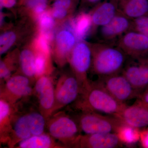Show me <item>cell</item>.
I'll list each match as a JSON object with an SVG mask.
<instances>
[{"instance_id": "obj_1", "label": "cell", "mask_w": 148, "mask_h": 148, "mask_svg": "<svg viewBox=\"0 0 148 148\" xmlns=\"http://www.w3.org/2000/svg\"><path fill=\"white\" fill-rule=\"evenodd\" d=\"M76 107L83 112H91L116 116L127 105L116 100L98 84L90 83L81 92Z\"/></svg>"}, {"instance_id": "obj_2", "label": "cell", "mask_w": 148, "mask_h": 148, "mask_svg": "<svg viewBox=\"0 0 148 148\" xmlns=\"http://www.w3.org/2000/svg\"><path fill=\"white\" fill-rule=\"evenodd\" d=\"M91 67L100 78L120 73L127 56L116 45L100 42L92 46Z\"/></svg>"}, {"instance_id": "obj_3", "label": "cell", "mask_w": 148, "mask_h": 148, "mask_svg": "<svg viewBox=\"0 0 148 148\" xmlns=\"http://www.w3.org/2000/svg\"><path fill=\"white\" fill-rule=\"evenodd\" d=\"M47 119L41 112L31 111L19 115L14 114L8 143L14 147L20 141L44 132Z\"/></svg>"}, {"instance_id": "obj_4", "label": "cell", "mask_w": 148, "mask_h": 148, "mask_svg": "<svg viewBox=\"0 0 148 148\" xmlns=\"http://www.w3.org/2000/svg\"><path fill=\"white\" fill-rule=\"evenodd\" d=\"M80 130L85 134L115 133L119 134L127 125L114 116L83 112L78 119Z\"/></svg>"}, {"instance_id": "obj_5", "label": "cell", "mask_w": 148, "mask_h": 148, "mask_svg": "<svg viewBox=\"0 0 148 148\" xmlns=\"http://www.w3.org/2000/svg\"><path fill=\"white\" fill-rule=\"evenodd\" d=\"M52 116V118L47 122L49 134L66 147H73L80 135L77 123L71 117L61 113Z\"/></svg>"}, {"instance_id": "obj_6", "label": "cell", "mask_w": 148, "mask_h": 148, "mask_svg": "<svg viewBox=\"0 0 148 148\" xmlns=\"http://www.w3.org/2000/svg\"><path fill=\"white\" fill-rule=\"evenodd\" d=\"M70 61L82 91L90 83L88 79L87 73L92 65V47L85 42L77 43L71 52Z\"/></svg>"}, {"instance_id": "obj_7", "label": "cell", "mask_w": 148, "mask_h": 148, "mask_svg": "<svg viewBox=\"0 0 148 148\" xmlns=\"http://www.w3.org/2000/svg\"><path fill=\"white\" fill-rule=\"evenodd\" d=\"M97 84L123 104H125L127 101L139 96L137 91L122 73L100 78Z\"/></svg>"}, {"instance_id": "obj_8", "label": "cell", "mask_w": 148, "mask_h": 148, "mask_svg": "<svg viewBox=\"0 0 148 148\" xmlns=\"http://www.w3.org/2000/svg\"><path fill=\"white\" fill-rule=\"evenodd\" d=\"M55 88V104L52 115L59 109L77 100L81 92L79 83L75 75L61 77Z\"/></svg>"}, {"instance_id": "obj_9", "label": "cell", "mask_w": 148, "mask_h": 148, "mask_svg": "<svg viewBox=\"0 0 148 148\" xmlns=\"http://www.w3.org/2000/svg\"><path fill=\"white\" fill-rule=\"evenodd\" d=\"M116 45L131 58L141 59L148 53V37L134 30L126 32Z\"/></svg>"}, {"instance_id": "obj_10", "label": "cell", "mask_w": 148, "mask_h": 148, "mask_svg": "<svg viewBox=\"0 0 148 148\" xmlns=\"http://www.w3.org/2000/svg\"><path fill=\"white\" fill-rule=\"evenodd\" d=\"M136 59L137 62L132 61L125 64L121 73L139 95L148 88V61Z\"/></svg>"}, {"instance_id": "obj_11", "label": "cell", "mask_w": 148, "mask_h": 148, "mask_svg": "<svg viewBox=\"0 0 148 148\" xmlns=\"http://www.w3.org/2000/svg\"><path fill=\"white\" fill-rule=\"evenodd\" d=\"M123 141L117 133H95L80 135L73 147L78 148H117Z\"/></svg>"}, {"instance_id": "obj_12", "label": "cell", "mask_w": 148, "mask_h": 148, "mask_svg": "<svg viewBox=\"0 0 148 148\" xmlns=\"http://www.w3.org/2000/svg\"><path fill=\"white\" fill-rule=\"evenodd\" d=\"M35 92L38 100L40 112L47 120L53 114L55 101V88L51 79L46 76L38 78Z\"/></svg>"}, {"instance_id": "obj_13", "label": "cell", "mask_w": 148, "mask_h": 148, "mask_svg": "<svg viewBox=\"0 0 148 148\" xmlns=\"http://www.w3.org/2000/svg\"><path fill=\"white\" fill-rule=\"evenodd\" d=\"M132 20L119 12L108 24L100 27V42L114 44V41L132 29Z\"/></svg>"}, {"instance_id": "obj_14", "label": "cell", "mask_w": 148, "mask_h": 148, "mask_svg": "<svg viewBox=\"0 0 148 148\" xmlns=\"http://www.w3.org/2000/svg\"><path fill=\"white\" fill-rule=\"evenodd\" d=\"M33 90L28 77L17 75L12 77L6 81L1 92V98L14 105L18 99L31 95Z\"/></svg>"}, {"instance_id": "obj_15", "label": "cell", "mask_w": 148, "mask_h": 148, "mask_svg": "<svg viewBox=\"0 0 148 148\" xmlns=\"http://www.w3.org/2000/svg\"><path fill=\"white\" fill-rule=\"evenodd\" d=\"M115 116L131 128L148 127V106L136 101L132 106H125Z\"/></svg>"}, {"instance_id": "obj_16", "label": "cell", "mask_w": 148, "mask_h": 148, "mask_svg": "<svg viewBox=\"0 0 148 148\" xmlns=\"http://www.w3.org/2000/svg\"><path fill=\"white\" fill-rule=\"evenodd\" d=\"M118 6L112 1L101 3L90 13L93 27H100L110 22L118 13Z\"/></svg>"}, {"instance_id": "obj_17", "label": "cell", "mask_w": 148, "mask_h": 148, "mask_svg": "<svg viewBox=\"0 0 148 148\" xmlns=\"http://www.w3.org/2000/svg\"><path fill=\"white\" fill-rule=\"evenodd\" d=\"M13 104L4 98L0 100V131L2 142H8L15 110Z\"/></svg>"}, {"instance_id": "obj_18", "label": "cell", "mask_w": 148, "mask_h": 148, "mask_svg": "<svg viewBox=\"0 0 148 148\" xmlns=\"http://www.w3.org/2000/svg\"><path fill=\"white\" fill-rule=\"evenodd\" d=\"M118 10L131 20L147 16L148 0H124L119 6Z\"/></svg>"}, {"instance_id": "obj_19", "label": "cell", "mask_w": 148, "mask_h": 148, "mask_svg": "<svg viewBox=\"0 0 148 148\" xmlns=\"http://www.w3.org/2000/svg\"><path fill=\"white\" fill-rule=\"evenodd\" d=\"M76 39L74 33L68 30H63L58 33L56 40L58 58L65 59L75 45Z\"/></svg>"}, {"instance_id": "obj_20", "label": "cell", "mask_w": 148, "mask_h": 148, "mask_svg": "<svg viewBox=\"0 0 148 148\" xmlns=\"http://www.w3.org/2000/svg\"><path fill=\"white\" fill-rule=\"evenodd\" d=\"M53 138L49 134L42 133L34 135L20 141L17 144V148H49L61 147L62 146L54 143Z\"/></svg>"}, {"instance_id": "obj_21", "label": "cell", "mask_w": 148, "mask_h": 148, "mask_svg": "<svg viewBox=\"0 0 148 148\" xmlns=\"http://www.w3.org/2000/svg\"><path fill=\"white\" fill-rule=\"evenodd\" d=\"M92 25L90 14L82 12L79 14L72 23L73 33L77 39H84Z\"/></svg>"}, {"instance_id": "obj_22", "label": "cell", "mask_w": 148, "mask_h": 148, "mask_svg": "<svg viewBox=\"0 0 148 148\" xmlns=\"http://www.w3.org/2000/svg\"><path fill=\"white\" fill-rule=\"evenodd\" d=\"M35 57L32 51L24 49L19 56V62L22 73L29 78L35 77Z\"/></svg>"}, {"instance_id": "obj_23", "label": "cell", "mask_w": 148, "mask_h": 148, "mask_svg": "<svg viewBox=\"0 0 148 148\" xmlns=\"http://www.w3.org/2000/svg\"><path fill=\"white\" fill-rule=\"evenodd\" d=\"M39 24L41 34L45 36L49 40L52 38L51 30L55 24L53 17L47 13H43L40 15L39 18Z\"/></svg>"}, {"instance_id": "obj_24", "label": "cell", "mask_w": 148, "mask_h": 148, "mask_svg": "<svg viewBox=\"0 0 148 148\" xmlns=\"http://www.w3.org/2000/svg\"><path fill=\"white\" fill-rule=\"evenodd\" d=\"M16 36L12 32H5L0 37V53L1 55L5 53L15 42Z\"/></svg>"}, {"instance_id": "obj_25", "label": "cell", "mask_w": 148, "mask_h": 148, "mask_svg": "<svg viewBox=\"0 0 148 148\" xmlns=\"http://www.w3.org/2000/svg\"><path fill=\"white\" fill-rule=\"evenodd\" d=\"M131 30H134L148 37L147 15L132 20V27Z\"/></svg>"}, {"instance_id": "obj_26", "label": "cell", "mask_w": 148, "mask_h": 148, "mask_svg": "<svg viewBox=\"0 0 148 148\" xmlns=\"http://www.w3.org/2000/svg\"><path fill=\"white\" fill-rule=\"evenodd\" d=\"M47 57L40 53L35 57V77L37 78L43 76L45 73Z\"/></svg>"}, {"instance_id": "obj_27", "label": "cell", "mask_w": 148, "mask_h": 148, "mask_svg": "<svg viewBox=\"0 0 148 148\" xmlns=\"http://www.w3.org/2000/svg\"><path fill=\"white\" fill-rule=\"evenodd\" d=\"M47 0H28L27 5L37 14L44 13L47 7Z\"/></svg>"}, {"instance_id": "obj_28", "label": "cell", "mask_w": 148, "mask_h": 148, "mask_svg": "<svg viewBox=\"0 0 148 148\" xmlns=\"http://www.w3.org/2000/svg\"><path fill=\"white\" fill-rule=\"evenodd\" d=\"M49 41V40L42 34L36 40L37 46L38 49L40 51V53L44 54L47 57L50 52Z\"/></svg>"}, {"instance_id": "obj_29", "label": "cell", "mask_w": 148, "mask_h": 148, "mask_svg": "<svg viewBox=\"0 0 148 148\" xmlns=\"http://www.w3.org/2000/svg\"><path fill=\"white\" fill-rule=\"evenodd\" d=\"M11 70L5 61H1L0 63V77L1 80L7 81L10 78Z\"/></svg>"}, {"instance_id": "obj_30", "label": "cell", "mask_w": 148, "mask_h": 148, "mask_svg": "<svg viewBox=\"0 0 148 148\" xmlns=\"http://www.w3.org/2000/svg\"><path fill=\"white\" fill-rule=\"evenodd\" d=\"M71 5V0H56L53 4V8L68 10Z\"/></svg>"}, {"instance_id": "obj_31", "label": "cell", "mask_w": 148, "mask_h": 148, "mask_svg": "<svg viewBox=\"0 0 148 148\" xmlns=\"http://www.w3.org/2000/svg\"><path fill=\"white\" fill-rule=\"evenodd\" d=\"M68 10L61 9L53 8L52 16L54 18L61 19L66 17L68 14Z\"/></svg>"}, {"instance_id": "obj_32", "label": "cell", "mask_w": 148, "mask_h": 148, "mask_svg": "<svg viewBox=\"0 0 148 148\" xmlns=\"http://www.w3.org/2000/svg\"><path fill=\"white\" fill-rule=\"evenodd\" d=\"M138 98L137 101L148 106V88L140 94Z\"/></svg>"}, {"instance_id": "obj_33", "label": "cell", "mask_w": 148, "mask_h": 148, "mask_svg": "<svg viewBox=\"0 0 148 148\" xmlns=\"http://www.w3.org/2000/svg\"><path fill=\"white\" fill-rule=\"evenodd\" d=\"M16 0H0L1 8H11L16 3Z\"/></svg>"}, {"instance_id": "obj_34", "label": "cell", "mask_w": 148, "mask_h": 148, "mask_svg": "<svg viewBox=\"0 0 148 148\" xmlns=\"http://www.w3.org/2000/svg\"><path fill=\"white\" fill-rule=\"evenodd\" d=\"M87 2V3H89L91 4H94L97 3L101 0H85Z\"/></svg>"}, {"instance_id": "obj_35", "label": "cell", "mask_w": 148, "mask_h": 148, "mask_svg": "<svg viewBox=\"0 0 148 148\" xmlns=\"http://www.w3.org/2000/svg\"></svg>"}]
</instances>
